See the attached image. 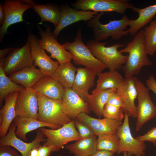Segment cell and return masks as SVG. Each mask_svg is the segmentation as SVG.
Returning a JSON list of instances; mask_svg holds the SVG:
<instances>
[{
	"instance_id": "44",
	"label": "cell",
	"mask_w": 156,
	"mask_h": 156,
	"mask_svg": "<svg viewBox=\"0 0 156 156\" xmlns=\"http://www.w3.org/2000/svg\"><path fill=\"white\" fill-rule=\"evenodd\" d=\"M124 153V156H128L127 153L125 152L123 153Z\"/></svg>"
},
{
	"instance_id": "25",
	"label": "cell",
	"mask_w": 156,
	"mask_h": 156,
	"mask_svg": "<svg viewBox=\"0 0 156 156\" xmlns=\"http://www.w3.org/2000/svg\"><path fill=\"white\" fill-rule=\"evenodd\" d=\"M46 76L35 66L25 69L9 75L13 81L23 86L25 89L32 88L41 79Z\"/></svg>"
},
{
	"instance_id": "1",
	"label": "cell",
	"mask_w": 156,
	"mask_h": 156,
	"mask_svg": "<svg viewBox=\"0 0 156 156\" xmlns=\"http://www.w3.org/2000/svg\"><path fill=\"white\" fill-rule=\"evenodd\" d=\"M119 51L121 53H129L127 62L122 67L125 78L138 75L143 66L152 64L147 55L143 29L134 36L125 48Z\"/></svg>"
},
{
	"instance_id": "32",
	"label": "cell",
	"mask_w": 156,
	"mask_h": 156,
	"mask_svg": "<svg viewBox=\"0 0 156 156\" xmlns=\"http://www.w3.org/2000/svg\"><path fill=\"white\" fill-rule=\"evenodd\" d=\"M97 141V150L107 151L114 153H117L120 142L119 138L116 133H107L98 135Z\"/></svg>"
},
{
	"instance_id": "45",
	"label": "cell",
	"mask_w": 156,
	"mask_h": 156,
	"mask_svg": "<svg viewBox=\"0 0 156 156\" xmlns=\"http://www.w3.org/2000/svg\"><path fill=\"white\" fill-rule=\"evenodd\" d=\"M55 156H62V155H56Z\"/></svg>"
},
{
	"instance_id": "30",
	"label": "cell",
	"mask_w": 156,
	"mask_h": 156,
	"mask_svg": "<svg viewBox=\"0 0 156 156\" xmlns=\"http://www.w3.org/2000/svg\"><path fill=\"white\" fill-rule=\"evenodd\" d=\"M98 79L96 88L100 90L108 89L116 90L120 87L124 79L117 70L97 73Z\"/></svg>"
},
{
	"instance_id": "26",
	"label": "cell",
	"mask_w": 156,
	"mask_h": 156,
	"mask_svg": "<svg viewBox=\"0 0 156 156\" xmlns=\"http://www.w3.org/2000/svg\"><path fill=\"white\" fill-rule=\"evenodd\" d=\"M116 90L108 89L100 90L95 89L89 94L86 100L91 111L100 118L103 116L104 106L110 96Z\"/></svg>"
},
{
	"instance_id": "12",
	"label": "cell",
	"mask_w": 156,
	"mask_h": 156,
	"mask_svg": "<svg viewBox=\"0 0 156 156\" xmlns=\"http://www.w3.org/2000/svg\"><path fill=\"white\" fill-rule=\"evenodd\" d=\"M16 129V125L13 122L7 134L0 138V147L10 146L20 152L22 156H29L30 151L33 148L40 146L41 142L46 141L45 136L39 129L37 131L34 139L29 143L25 142L17 137L15 133Z\"/></svg>"
},
{
	"instance_id": "39",
	"label": "cell",
	"mask_w": 156,
	"mask_h": 156,
	"mask_svg": "<svg viewBox=\"0 0 156 156\" xmlns=\"http://www.w3.org/2000/svg\"><path fill=\"white\" fill-rule=\"evenodd\" d=\"M53 146L40 145L38 148V156H49L53 152Z\"/></svg>"
},
{
	"instance_id": "37",
	"label": "cell",
	"mask_w": 156,
	"mask_h": 156,
	"mask_svg": "<svg viewBox=\"0 0 156 156\" xmlns=\"http://www.w3.org/2000/svg\"><path fill=\"white\" fill-rule=\"evenodd\" d=\"M106 103L121 107L123 109L124 111V103L116 90L110 96Z\"/></svg>"
},
{
	"instance_id": "19",
	"label": "cell",
	"mask_w": 156,
	"mask_h": 156,
	"mask_svg": "<svg viewBox=\"0 0 156 156\" xmlns=\"http://www.w3.org/2000/svg\"><path fill=\"white\" fill-rule=\"evenodd\" d=\"M75 120L80 121L90 127L96 135L107 133H116L122 124L121 120L104 118L97 119L85 113L78 114Z\"/></svg>"
},
{
	"instance_id": "17",
	"label": "cell",
	"mask_w": 156,
	"mask_h": 156,
	"mask_svg": "<svg viewBox=\"0 0 156 156\" xmlns=\"http://www.w3.org/2000/svg\"><path fill=\"white\" fill-rule=\"evenodd\" d=\"M137 77L132 76L124 79L116 92L121 97L124 105V112H127L129 116L137 117L138 112L135 103L137 98L138 92L136 87Z\"/></svg>"
},
{
	"instance_id": "38",
	"label": "cell",
	"mask_w": 156,
	"mask_h": 156,
	"mask_svg": "<svg viewBox=\"0 0 156 156\" xmlns=\"http://www.w3.org/2000/svg\"><path fill=\"white\" fill-rule=\"evenodd\" d=\"M17 150L10 146L0 147V156H22Z\"/></svg>"
},
{
	"instance_id": "40",
	"label": "cell",
	"mask_w": 156,
	"mask_h": 156,
	"mask_svg": "<svg viewBox=\"0 0 156 156\" xmlns=\"http://www.w3.org/2000/svg\"><path fill=\"white\" fill-rule=\"evenodd\" d=\"M146 84L148 88L156 94V80L153 75H151L147 79Z\"/></svg>"
},
{
	"instance_id": "29",
	"label": "cell",
	"mask_w": 156,
	"mask_h": 156,
	"mask_svg": "<svg viewBox=\"0 0 156 156\" xmlns=\"http://www.w3.org/2000/svg\"><path fill=\"white\" fill-rule=\"evenodd\" d=\"M77 68L70 62L60 64L51 75L64 88H72Z\"/></svg>"
},
{
	"instance_id": "10",
	"label": "cell",
	"mask_w": 156,
	"mask_h": 156,
	"mask_svg": "<svg viewBox=\"0 0 156 156\" xmlns=\"http://www.w3.org/2000/svg\"><path fill=\"white\" fill-rule=\"evenodd\" d=\"M137 91V116L135 130L139 131L146 122L156 116V107L152 101L148 88L140 80L136 83Z\"/></svg>"
},
{
	"instance_id": "41",
	"label": "cell",
	"mask_w": 156,
	"mask_h": 156,
	"mask_svg": "<svg viewBox=\"0 0 156 156\" xmlns=\"http://www.w3.org/2000/svg\"><path fill=\"white\" fill-rule=\"evenodd\" d=\"M114 153L106 150H97L95 153L89 156H114Z\"/></svg>"
},
{
	"instance_id": "14",
	"label": "cell",
	"mask_w": 156,
	"mask_h": 156,
	"mask_svg": "<svg viewBox=\"0 0 156 156\" xmlns=\"http://www.w3.org/2000/svg\"><path fill=\"white\" fill-rule=\"evenodd\" d=\"M38 29L41 38L39 39V43L44 50L51 53V58L56 59L60 64L70 62L72 59L70 53L57 42L51 32L50 27L47 26L44 31L38 25Z\"/></svg>"
},
{
	"instance_id": "22",
	"label": "cell",
	"mask_w": 156,
	"mask_h": 156,
	"mask_svg": "<svg viewBox=\"0 0 156 156\" xmlns=\"http://www.w3.org/2000/svg\"><path fill=\"white\" fill-rule=\"evenodd\" d=\"M19 92L10 94L5 98V104L0 110V138L7 134L10 127L16 116L15 106Z\"/></svg>"
},
{
	"instance_id": "4",
	"label": "cell",
	"mask_w": 156,
	"mask_h": 156,
	"mask_svg": "<svg viewBox=\"0 0 156 156\" xmlns=\"http://www.w3.org/2000/svg\"><path fill=\"white\" fill-rule=\"evenodd\" d=\"M107 43L92 40L88 41L86 46L93 55L106 65L109 71L117 70L122 68L127 60L128 55H123L118 50V48L124 45L116 44L107 47L105 46Z\"/></svg>"
},
{
	"instance_id": "6",
	"label": "cell",
	"mask_w": 156,
	"mask_h": 156,
	"mask_svg": "<svg viewBox=\"0 0 156 156\" xmlns=\"http://www.w3.org/2000/svg\"><path fill=\"white\" fill-rule=\"evenodd\" d=\"M46 138L44 145L53 146V152H58L68 142L82 139L74 125V120L56 129H39Z\"/></svg>"
},
{
	"instance_id": "8",
	"label": "cell",
	"mask_w": 156,
	"mask_h": 156,
	"mask_svg": "<svg viewBox=\"0 0 156 156\" xmlns=\"http://www.w3.org/2000/svg\"><path fill=\"white\" fill-rule=\"evenodd\" d=\"M77 10L97 12H114L124 15L134 6L127 0H77L72 4Z\"/></svg>"
},
{
	"instance_id": "11",
	"label": "cell",
	"mask_w": 156,
	"mask_h": 156,
	"mask_svg": "<svg viewBox=\"0 0 156 156\" xmlns=\"http://www.w3.org/2000/svg\"><path fill=\"white\" fill-rule=\"evenodd\" d=\"M5 16V21L0 29V41L1 42L5 35L8 33L9 27L14 24L23 21V14L32 6L25 0L5 1L1 4Z\"/></svg>"
},
{
	"instance_id": "34",
	"label": "cell",
	"mask_w": 156,
	"mask_h": 156,
	"mask_svg": "<svg viewBox=\"0 0 156 156\" xmlns=\"http://www.w3.org/2000/svg\"><path fill=\"white\" fill-rule=\"evenodd\" d=\"M123 112L121 107L106 103L104 107L103 116L104 118L122 121L125 116Z\"/></svg>"
},
{
	"instance_id": "36",
	"label": "cell",
	"mask_w": 156,
	"mask_h": 156,
	"mask_svg": "<svg viewBox=\"0 0 156 156\" xmlns=\"http://www.w3.org/2000/svg\"><path fill=\"white\" fill-rule=\"evenodd\" d=\"M139 141H148L156 145V127H153L143 135L137 137L136 138Z\"/></svg>"
},
{
	"instance_id": "28",
	"label": "cell",
	"mask_w": 156,
	"mask_h": 156,
	"mask_svg": "<svg viewBox=\"0 0 156 156\" xmlns=\"http://www.w3.org/2000/svg\"><path fill=\"white\" fill-rule=\"evenodd\" d=\"M96 136L94 135L82 139L74 143L66 145V148L75 156H89L97 151Z\"/></svg>"
},
{
	"instance_id": "2",
	"label": "cell",
	"mask_w": 156,
	"mask_h": 156,
	"mask_svg": "<svg viewBox=\"0 0 156 156\" xmlns=\"http://www.w3.org/2000/svg\"><path fill=\"white\" fill-rule=\"evenodd\" d=\"M103 14V12L99 13L87 24L88 27L92 29L94 40L100 42L109 37L112 40H116L128 34L127 30H125L129 25V20L127 16L124 15L120 19L110 20L108 23L103 24L100 21Z\"/></svg>"
},
{
	"instance_id": "27",
	"label": "cell",
	"mask_w": 156,
	"mask_h": 156,
	"mask_svg": "<svg viewBox=\"0 0 156 156\" xmlns=\"http://www.w3.org/2000/svg\"><path fill=\"white\" fill-rule=\"evenodd\" d=\"M25 1L31 5L32 8L40 17V23L47 21L53 23L55 27L58 25L61 18V12L57 6L51 4H37L32 0Z\"/></svg>"
},
{
	"instance_id": "33",
	"label": "cell",
	"mask_w": 156,
	"mask_h": 156,
	"mask_svg": "<svg viewBox=\"0 0 156 156\" xmlns=\"http://www.w3.org/2000/svg\"><path fill=\"white\" fill-rule=\"evenodd\" d=\"M143 30L146 53L153 55L156 52V19L146 26Z\"/></svg>"
},
{
	"instance_id": "3",
	"label": "cell",
	"mask_w": 156,
	"mask_h": 156,
	"mask_svg": "<svg viewBox=\"0 0 156 156\" xmlns=\"http://www.w3.org/2000/svg\"><path fill=\"white\" fill-rule=\"evenodd\" d=\"M70 53L74 63L89 68L97 73L101 72L107 66L96 59L90 49L83 43L80 27L78 28L74 41L67 42L62 45Z\"/></svg>"
},
{
	"instance_id": "16",
	"label": "cell",
	"mask_w": 156,
	"mask_h": 156,
	"mask_svg": "<svg viewBox=\"0 0 156 156\" xmlns=\"http://www.w3.org/2000/svg\"><path fill=\"white\" fill-rule=\"evenodd\" d=\"M60 9L61 18L59 23L52 32L56 38L65 27L79 21H89L99 14L96 12L77 10L66 5L61 6Z\"/></svg>"
},
{
	"instance_id": "20",
	"label": "cell",
	"mask_w": 156,
	"mask_h": 156,
	"mask_svg": "<svg viewBox=\"0 0 156 156\" xmlns=\"http://www.w3.org/2000/svg\"><path fill=\"white\" fill-rule=\"evenodd\" d=\"M97 73L87 67L77 68L72 88L85 101L89 94V90L94 85Z\"/></svg>"
},
{
	"instance_id": "9",
	"label": "cell",
	"mask_w": 156,
	"mask_h": 156,
	"mask_svg": "<svg viewBox=\"0 0 156 156\" xmlns=\"http://www.w3.org/2000/svg\"><path fill=\"white\" fill-rule=\"evenodd\" d=\"M29 38L21 48L12 49L5 59L3 67L6 75H10L34 66Z\"/></svg>"
},
{
	"instance_id": "18",
	"label": "cell",
	"mask_w": 156,
	"mask_h": 156,
	"mask_svg": "<svg viewBox=\"0 0 156 156\" xmlns=\"http://www.w3.org/2000/svg\"><path fill=\"white\" fill-rule=\"evenodd\" d=\"M62 100V109L65 114L71 119H75L79 114L90 113L88 103L72 88H64Z\"/></svg>"
},
{
	"instance_id": "23",
	"label": "cell",
	"mask_w": 156,
	"mask_h": 156,
	"mask_svg": "<svg viewBox=\"0 0 156 156\" xmlns=\"http://www.w3.org/2000/svg\"><path fill=\"white\" fill-rule=\"evenodd\" d=\"M13 122L16 126V135L18 138L27 141L26 135L32 131L44 127H48L52 129H58L62 126L45 123L32 117H21L16 116Z\"/></svg>"
},
{
	"instance_id": "24",
	"label": "cell",
	"mask_w": 156,
	"mask_h": 156,
	"mask_svg": "<svg viewBox=\"0 0 156 156\" xmlns=\"http://www.w3.org/2000/svg\"><path fill=\"white\" fill-rule=\"evenodd\" d=\"M131 9L139 15L137 19L129 20V21L130 28L127 31L131 36H134L156 15V3L142 8L133 6Z\"/></svg>"
},
{
	"instance_id": "15",
	"label": "cell",
	"mask_w": 156,
	"mask_h": 156,
	"mask_svg": "<svg viewBox=\"0 0 156 156\" xmlns=\"http://www.w3.org/2000/svg\"><path fill=\"white\" fill-rule=\"evenodd\" d=\"M16 116L32 117L37 119L38 96L32 88H26L19 92L15 104Z\"/></svg>"
},
{
	"instance_id": "42",
	"label": "cell",
	"mask_w": 156,
	"mask_h": 156,
	"mask_svg": "<svg viewBox=\"0 0 156 156\" xmlns=\"http://www.w3.org/2000/svg\"><path fill=\"white\" fill-rule=\"evenodd\" d=\"M5 18V14L1 4H0V25L1 26L4 23Z\"/></svg>"
},
{
	"instance_id": "35",
	"label": "cell",
	"mask_w": 156,
	"mask_h": 156,
	"mask_svg": "<svg viewBox=\"0 0 156 156\" xmlns=\"http://www.w3.org/2000/svg\"><path fill=\"white\" fill-rule=\"evenodd\" d=\"M73 120L75 126L78 129L82 139L95 135L91 128L85 123L77 120Z\"/></svg>"
},
{
	"instance_id": "21",
	"label": "cell",
	"mask_w": 156,
	"mask_h": 156,
	"mask_svg": "<svg viewBox=\"0 0 156 156\" xmlns=\"http://www.w3.org/2000/svg\"><path fill=\"white\" fill-rule=\"evenodd\" d=\"M32 89L37 93L55 100H62L64 92L63 86L51 75L41 79Z\"/></svg>"
},
{
	"instance_id": "13",
	"label": "cell",
	"mask_w": 156,
	"mask_h": 156,
	"mask_svg": "<svg viewBox=\"0 0 156 156\" xmlns=\"http://www.w3.org/2000/svg\"><path fill=\"white\" fill-rule=\"evenodd\" d=\"M28 38L34 66L38 67L45 76H51L60 64L59 62L52 60L47 55L40 45L39 39L34 34L29 32Z\"/></svg>"
},
{
	"instance_id": "7",
	"label": "cell",
	"mask_w": 156,
	"mask_h": 156,
	"mask_svg": "<svg viewBox=\"0 0 156 156\" xmlns=\"http://www.w3.org/2000/svg\"><path fill=\"white\" fill-rule=\"evenodd\" d=\"M129 116L125 112L124 120L116 133L120 139L119 148L117 152L120 154L125 152L129 156H144L146 145L144 142L134 138L131 133L129 122Z\"/></svg>"
},
{
	"instance_id": "5",
	"label": "cell",
	"mask_w": 156,
	"mask_h": 156,
	"mask_svg": "<svg viewBox=\"0 0 156 156\" xmlns=\"http://www.w3.org/2000/svg\"><path fill=\"white\" fill-rule=\"evenodd\" d=\"M37 94L38 107L37 120L45 123L62 126L72 121L63 111L62 100H54Z\"/></svg>"
},
{
	"instance_id": "31",
	"label": "cell",
	"mask_w": 156,
	"mask_h": 156,
	"mask_svg": "<svg viewBox=\"0 0 156 156\" xmlns=\"http://www.w3.org/2000/svg\"><path fill=\"white\" fill-rule=\"evenodd\" d=\"M5 58H0V105H2L5 97L10 94L25 88L22 85L12 81L5 74L3 66Z\"/></svg>"
},
{
	"instance_id": "43",
	"label": "cell",
	"mask_w": 156,
	"mask_h": 156,
	"mask_svg": "<svg viewBox=\"0 0 156 156\" xmlns=\"http://www.w3.org/2000/svg\"><path fill=\"white\" fill-rule=\"evenodd\" d=\"M13 49L12 48H8L0 50V58H5L6 55L10 52Z\"/></svg>"
}]
</instances>
